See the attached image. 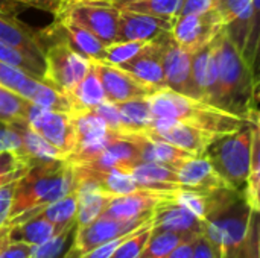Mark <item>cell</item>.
Instances as JSON below:
<instances>
[{"mask_svg": "<svg viewBox=\"0 0 260 258\" xmlns=\"http://www.w3.org/2000/svg\"><path fill=\"white\" fill-rule=\"evenodd\" d=\"M215 55L218 81L213 105L251 123H259V79L225 27L215 36Z\"/></svg>", "mask_w": 260, "mask_h": 258, "instance_id": "6da1fadb", "label": "cell"}, {"mask_svg": "<svg viewBox=\"0 0 260 258\" xmlns=\"http://www.w3.org/2000/svg\"><path fill=\"white\" fill-rule=\"evenodd\" d=\"M75 189L73 166L66 160L38 161L27 166L17 179L9 219L14 225L37 214L43 207L66 196Z\"/></svg>", "mask_w": 260, "mask_h": 258, "instance_id": "7a4b0ae2", "label": "cell"}, {"mask_svg": "<svg viewBox=\"0 0 260 258\" xmlns=\"http://www.w3.org/2000/svg\"><path fill=\"white\" fill-rule=\"evenodd\" d=\"M250 205L241 192L219 189L207 195V214L203 234L212 243L216 258H236L251 216Z\"/></svg>", "mask_w": 260, "mask_h": 258, "instance_id": "3957f363", "label": "cell"}, {"mask_svg": "<svg viewBox=\"0 0 260 258\" xmlns=\"http://www.w3.org/2000/svg\"><path fill=\"white\" fill-rule=\"evenodd\" d=\"M146 100L154 117L175 119L215 135L232 134L247 123H251L204 100L175 93L169 88L154 91L146 97Z\"/></svg>", "mask_w": 260, "mask_h": 258, "instance_id": "277c9868", "label": "cell"}, {"mask_svg": "<svg viewBox=\"0 0 260 258\" xmlns=\"http://www.w3.org/2000/svg\"><path fill=\"white\" fill-rule=\"evenodd\" d=\"M259 123H247L232 134L213 140L204 152L219 176L233 190L242 193L251 166L253 138Z\"/></svg>", "mask_w": 260, "mask_h": 258, "instance_id": "5b68a950", "label": "cell"}, {"mask_svg": "<svg viewBox=\"0 0 260 258\" xmlns=\"http://www.w3.org/2000/svg\"><path fill=\"white\" fill-rule=\"evenodd\" d=\"M46 43L43 82L67 96L88 73L91 61L75 52L59 35L49 29L41 30Z\"/></svg>", "mask_w": 260, "mask_h": 258, "instance_id": "8992f818", "label": "cell"}, {"mask_svg": "<svg viewBox=\"0 0 260 258\" xmlns=\"http://www.w3.org/2000/svg\"><path fill=\"white\" fill-rule=\"evenodd\" d=\"M55 17H66L81 27L90 30L105 44L114 43L119 27V9L94 2L64 0Z\"/></svg>", "mask_w": 260, "mask_h": 258, "instance_id": "52a82bcc", "label": "cell"}, {"mask_svg": "<svg viewBox=\"0 0 260 258\" xmlns=\"http://www.w3.org/2000/svg\"><path fill=\"white\" fill-rule=\"evenodd\" d=\"M26 122L30 129L56 148L64 160L73 152L76 146V129L70 114L50 111L29 102Z\"/></svg>", "mask_w": 260, "mask_h": 258, "instance_id": "ba28073f", "label": "cell"}, {"mask_svg": "<svg viewBox=\"0 0 260 258\" xmlns=\"http://www.w3.org/2000/svg\"><path fill=\"white\" fill-rule=\"evenodd\" d=\"M151 217H152V213L139 219H133V220H119V219H113L105 214H101L91 224L76 228L72 249L69 251L66 258H79L82 254L94 249L96 246L111 239L129 234L134 230L145 225L148 220H151Z\"/></svg>", "mask_w": 260, "mask_h": 258, "instance_id": "9c48e42d", "label": "cell"}, {"mask_svg": "<svg viewBox=\"0 0 260 258\" xmlns=\"http://www.w3.org/2000/svg\"><path fill=\"white\" fill-rule=\"evenodd\" d=\"M161 52V64L166 88L198 99L192 79V52L181 47L171 32H165L157 38Z\"/></svg>", "mask_w": 260, "mask_h": 258, "instance_id": "30bf717a", "label": "cell"}, {"mask_svg": "<svg viewBox=\"0 0 260 258\" xmlns=\"http://www.w3.org/2000/svg\"><path fill=\"white\" fill-rule=\"evenodd\" d=\"M143 134L168 141L193 157L204 155L209 144L221 137L169 117H154L149 129Z\"/></svg>", "mask_w": 260, "mask_h": 258, "instance_id": "8fae6325", "label": "cell"}, {"mask_svg": "<svg viewBox=\"0 0 260 258\" xmlns=\"http://www.w3.org/2000/svg\"><path fill=\"white\" fill-rule=\"evenodd\" d=\"M225 27L219 14L212 9L204 14L175 15L171 33L174 40L189 52H195L210 43Z\"/></svg>", "mask_w": 260, "mask_h": 258, "instance_id": "7c38bea8", "label": "cell"}, {"mask_svg": "<svg viewBox=\"0 0 260 258\" xmlns=\"http://www.w3.org/2000/svg\"><path fill=\"white\" fill-rule=\"evenodd\" d=\"M91 62L101 79L108 102L117 103L133 99H146L155 91L151 87L137 81L133 75L122 70L117 65H111L99 61H91Z\"/></svg>", "mask_w": 260, "mask_h": 258, "instance_id": "4fadbf2b", "label": "cell"}, {"mask_svg": "<svg viewBox=\"0 0 260 258\" xmlns=\"http://www.w3.org/2000/svg\"><path fill=\"white\" fill-rule=\"evenodd\" d=\"M175 192H157V190H136L128 195L114 196L108 202L102 214L119 219L133 220L152 213V210L163 201L174 199Z\"/></svg>", "mask_w": 260, "mask_h": 258, "instance_id": "5bb4252c", "label": "cell"}, {"mask_svg": "<svg viewBox=\"0 0 260 258\" xmlns=\"http://www.w3.org/2000/svg\"><path fill=\"white\" fill-rule=\"evenodd\" d=\"M152 228L172 231L186 239H190L204 231V220L174 199H168L160 202L152 210Z\"/></svg>", "mask_w": 260, "mask_h": 258, "instance_id": "9a60e30c", "label": "cell"}, {"mask_svg": "<svg viewBox=\"0 0 260 258\" xmlns=\"http://www.w3.org/2000/svg\"><path fill=\"white\" fill-rule=\"evenodd\" d=\"M172 20L174 18L119 11L116 41H154L165 32H171Z\"/></svg>", "mask_w": 260, "mask_h": 258, "instance_id": "2e32d148", "label": "cell"}, {"mask_svg": "<svg viewBox=\"0 0 260 258\" xmlns=\"http://www.w3.org/2000/svg\"><path fill=\"white\" fill-rule=\"evenodd\" d=\"M175 170H177L180 189L184 190L209 195L215 190L229 187L227 182L219 176V173L215 170L212 163L204 155L192 157L186 160Z\"/></svg>", "mask_w": 260, "mask_h": 258, "instance_id": "e0dca14e", "label": "cell"}, {"mask_svg": "<svg viewBox=\"0 0 260 258\" xmlns=\"http://www.w3.org/2000/svg\"><path fill=\"white\" fill-rule=\"evenodd\" d=\"M117 67L128 71L137 81L151 87L155 91L160 88H166L163 64H161V52L157 40L146 43L137 55H134L129 61L119 64Z\"/></svg>", "mask_w": 260, "mask_h": 258, "instance_id": "ac0fdd59", "label": "cell"}, {"mask_svg": "<svg viewBox=\"0 0 260 258\" xmlns=\"http://www.w3.org/2000/svg\"><path fill=\"white\" fill-rule=\"evenodd\" d=\"M0 43L44 61L46 43L43 40L41 30L32 29L23 23L18 15H8L0 12Z\"/></svg>", "mask_w": 260, "mask_h": 258, "instance_id": "d6986e66", "label": "cell"}, {"mask_svg": "<svg viewBox=\"0 0 260 258\" xmlns=\"http://www.w3.org/2000/svg\"><path fill=\"white\" fill-rule=\"evenodd\" d=\"M192 79L200 100L213 105L216 94L218 67L215 55V38L192 52ZM215 106V105H213Z\"/></svg>", "mask_w": 260, "mask_h": 258, "instance_id": "ffe728a7", "label": "cell"}, {"mask_svg": "<svg viewBox=\"0 0 260 258\" xmlns=\"http://www.w3.org/2000/svg\"><path fill=\"white\" fill-rule=\"evenodd\" d=\"M47 29L59 35L75 52L88 58L90 61L102 59L107 44L101 41L96 35H93L90 30L81 27L79 24L70 21L69 18L55 17V23H52Z\"/></svg>", "mask_w": 260, "mask_h": 258, "instance_id": "44dd1931", "label": "cell"}, {"mask_svg": "<svg viewBox=\"0 0 260 258\" xmlns=\"http://www.w3.org/2000/svg\"><path fill=\"white\" fill-rule=\"evenodd\" d=\"M129 175L137 182V186L143 190H157V192L180 190L177 170L165 164L140 161L131 167Z\"/></svg>", "mask_w": 260, "mask_h": 258, "instance_id": "7402d4cb", "label": "cell"}, {"mask_svg": "<svg viewBox=\"0 0 260 258\" xmlns=\"http://www.w3.org/2000/svg\"><path fill=\"white\" fill-rule=\"evenodd\" d=\"M61 228L55 227L44 216L37 213V214L27 217L26 220L9 225L8 239H9V242H21V243H27L30 246H37V245L46 242L47 239H50Z\"/></svg>", "mask_w": 260, "mask_h": 258, "instance_id": "603a6c76", "label": "cell"}, {"mask_svg": "<svg viewBox=\"0 0 260 258\" xmlns=\"http://www.w3.org/2000/svg\"><path fill=\"white\" fill-rule=\"evenodd\" d=\"M73 108V113H81L94 108L96 105L107 100L104 87L101 84V79L94 70V65L91 62V67L88 73L82 78V81L66 96Z\"/></svg>", "mask_w": 260, "mask_h": 258, "instance_id": "cb8c5ba5", "label": "cell"}, {"mask_svg": "<svg viewBox=\"0 0 260 258\" xmlns=\"http://www.w3.org/2000/svg\"><path fill=\"white\" fill-rule=\"evenodd\" d=\"M21 138V152L20 160L29 166L32 163L38 161H55V160H64L61 152L53 148L47 140H44L40 134H37L34 129L26 126H14Z\"/></svg>", "mask_w": 260, "mask_h": 258, "instance_id": "d4e9b609", "label": "cell"}, {"mask_svg": "<svg viewBox=\"0 0 260 258\" xmlns=\"http://www.w3.org/2000/svg\"><path fill=\"white\" fill-rule=\"evenodd\" d=\"M122 132H146L154 120L146 99H133L116 103ZM119 132V134H122Z\"/></svg>", "mask_w": 260, "mask_h": 258, "instance_id": "484cf974", "label": "cell"}, {"mask_svg": "<svg viewBox=\"0 0 260 258\" xmlns=\"http://www.w3.org/2000/svg\"><path fill=\"white\" fill-rule=\"evenodd\" d=\"M76 228V220L67 224L50 239L34 246L29 258H66L69 251L72 249Z\"/></svg>", "mask_w": 260, "mask_h": 258, "instance_id": "4316f807", "label": "cell"}, {"mask_svg": "<svg viewBox=\"0 0 260 258\" xmlns=\"http://www.w3.org/2000/svg\"><path fill=\"white\" fill-rule=\"evenodd\" d=\"M180 5L181 0H120L113 3L111 6H114L119 11L174 18L180 11Z\"/></svg>", "mask_w": 260, "mask_h": 258, "instance_id": "83f0119b", "label": "cell"}, {"mask_svg": "<svg viewBox=\"0 0 260 258\" xmlns=\"http://www.w3.org/2000/svg\"><path fill=\"white\" fill-rule=\"evenodd\" d=\"M29 100L0 85V123L8 126H26Z\"/></svg>", "mask_w": 260, "mask_h": 258, "instance_id": "f1b7e54d", "label": "cell"}, {"mask_svg": "<svg viewBox=\"0 0 260 258\" xmlns=\"http://www.w3.org/2000/svg\"><path fill=\"white\" fill-rule=\"evenodd\" d=\"M183 240H186V237L177 233L152 228L139 258H166Z\"/></svg>", "mask_w": 260, "mask_h": 258, "instance_id": "f546056e", "label": "cell"}, {"mask_svg": "<svg viewBox=\"0 0 260 258\" xmlns=\"http://www.w3.org/2000/svg\"><path fill=\"white\" fill-rule=\"evenodd\" d=\"M76 208H78V198L75 189L69 192L66 196L56 199L55 202L43 207L38 213L44 216L49 222H52L55 227L62 228L67 224L75 220L76 216Z\"/></svg>", "mask_w": 260, "mask_h": 258, "instance_id": "4dcf8cb0", "label": "cell"}, {"mask_svg": "<svg viewBox=\"0 0 260 258\" xmlns=\"http://www.w3.org/2000/svg\"><path fill=\"white\" fill-rule=\"evenodd\" d=\"M0 61L15 65L21 70H24L26 73H29L30 76L43 81L44 76V61L23 52L18 49H14L8 44L0 43Z\"/></svg>", "mask_w": 260, "mask_h": 258, "instance_id": "1f68e13d", "label": "cell"}, {"mask_svg": "<svg viewBox=\"0 0 260 258\" xmlns=\"http://www.w3.org/2000/svg\"><path fill=\"white\" fill-rule=\"evenodd\" d=\"M260 132L259 128L254 132L253 138V155H251V166H250V173L245 182V187L242 190V196L245 202L250 205L251 210L260 211L259 190H260Z\"/></svg>", "mask_w": 260, "mask_h": 258, "instance_id": "d6a6232c", "label": "cell"}, {"mask_svg": "<svg viewBox=\"0 0 260 258\" xmlns=\"http://www.w3.org/2000/svg\"><path fill=\"white\" fill-rule=\"evenodd\" d=\"M149 41H114L105 46L102 59L99 62L119 65L122 62L129 61L134 55L140 52V49Z\"/></svg>", "mask_w": 260, "mask_h": 258, "instance_id": "836d02e7", "label": "cell"}, {"mask_svg": "<svg viewBox=\"0 0 260 258\" xmlns=\"http://www.w3.org/2000/svg\"><path fill=\"white\" fill-rule=\"evenodd\" d=\"M152 230V217L145 225L137 228L111 255L110 258H139L146 240L149 239Z\"/></svg>", "mask_w": 260, "mask_h": 258, "instance_id": "e575fe53", "label": "cell"}, {"mask_svg": "<svg viewBox=\"0 0 260 258\" xmlns=\"http://www.w3.org/2000/svg\"><path fill=\"white\" fill-rule=\"evenodd\" d=\"M26 169L27 166L15 154L6 151L0 152V187L20 178Z\"/></svg>", "mask_w": 260, "mask_h": 258, "instance_id": "d590c367", "label": "cell"}, {"mask_svg": "<svg viewBox=\"0 0 260 258\" xmlns=\"http://www.w3.org/2000/svg\"><path fill=\"white\" fill-rule=\"evenodd\" d=\"M236 258H259V211H251L245 240Z\"/></svg>", "mask_w": 260, "mask_h": 258, "instance_id": "8d00e7d4", "label": "cell"}, {"mask_svg": "<svg viewBox=\"0 0 260 258\" xmlns=\"http://www.w3.org/2000/svg\"><path fill=\"white\" fill-rule=\"evenodd\" d=\"M90 111L98 114L105 122V125L108 126L110 131H113L116 134L122 132V123H120V117H119V111H117L116 103L105 100V102L96 105L94 108H91Z\"/></svg>", "mask_w": 260, "mask_h": 258, "instance_id": "74e56055", "label": "cell"}, {"mask_svg": "<svg viewBox=\"0 0 260 258\" xmlns=\"http://www.w3.org/2000/svg\"><path fill=\"white\" fill-rule=\"evenodd\" d=\"M18 179V178H17ZM17 179L3 184L0 187V227L8 224L9 219V211H11V205H12V196H14V189H15V182Z\"/></svg>", "mask_w": 260, "mask_h": 258, "instance_id": "f35d334b", "label": "cell"}, {"mask_svg": "<svg viewBox=\"0 0 260 258\" xmlns=\"http://www.w3.org/2000/svg\"><path fill=\"white\" fill-rule=\"evenodd\" d=\"M215 0H181L180 11L177 15H190V14H204L213 9Z\"/></svg>", "mask_w": 260, "mask_h": 258, "instance_id": "ab89813d", "label": "cell"}, {"mask_svg": "<svg viewBox=\"0 0 260 258\" xmlns=\"http://www.w3.org/2000/svg\"><path fill=\"white\" fill-rule=\"evenodd\" d=\"M30 245L21 242H8L0 249V258H29L32 252Z\"/></svg>", "mask_w": 260, "mask_h": 258, "instance_id": "60d3db41", "label": "cell"}, {"mask_svg": "<svg viewBox=\"0 0 260 258\" xmlns=\"http://www.w3.org/2000/svg\"><path fill=\"white\" fill-rule=\"evenodd\" d=\"M190 258H216L215 249L209 239L201 233L195 237L193 246H192V257Z\"/></svg>", "mask_w": 260, "mask_h": 258, "instance_id": "b9f144b4", "label": "cell"}, {"mask_svg": "<svg viewBox=\"0 0 260 258\" xmlns=\"http://www.w3.org/2000/svg\"><path fill=\"white\" fill-rule=\"evenodd\" d=\"M193 240L195 237L192 239H186L183 240L169 255L166 258H190L192 257V246H193Z\"/></svg>", "mask_w": 260, "mask_h": 258, "instance_id": "7bdbcfd3", "label": "cell"}, {"mask_svg": "<svg viewBox=\"0 0 260 258\" xmlns=\"http://www.w3.org/2000/svg\"><path fill=\"white\" fill-rule=\"evenodd\" d=\"M21 5L12 2V0H0V12L8 14V15H18L21 11H24Z\"/></svg>", "mask_w": 260, "mask_h": 258, "instance_id": "ee69618b", "label": "cell"}, {"mask_svg": "<svg viewBox=\"0 0 260 258\" xmlns=\"http://www.w3.org/2000/svg\"><path fill=\"white\" fill-rule=\"evenodd\" d=\"M8 233H9V225H3L0 227V249L9 242L8 239Z\"/></svg>", "mask_w": 260, "mask_h": 258, "instance_id": "f6af8a7d", "label": "cell"}, {"mask_svg": "<svg viewBox=\"0 0 260 258\" xmlns=\"http://www.w3.org/2000/svg\"><path fill=\"white\" fill-rule=\"evenodd\" d=\"M79 2H94V3H101V5H113L116 2H120V0H79Z\"/></svg>", "mask_w": 260, "mask_h": 258, "instance_id": "bcb514c9", "label": "cell"}]
</instances>
